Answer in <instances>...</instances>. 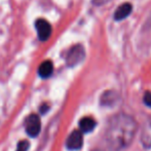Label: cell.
I'll use <instances>...</instances> for the list:
<instances>
[{
  "mask_svg": "<svg viewBox=\"0 0 151 151\" xmlns=\"http://www.w3.org/2000/svg\"><path fill=\"white\" fill-rule=\"evenodd\" d=\"M137 131V123L132 116L117 114L109 121L106 132L108 145L114 150H122L132 143Z\"/></svg>",
  "mask_w": 151,
  "mask_h": 151,
  "instance_id": "6da1fadb",
  "label": "cell"
},
{
  "mask_svg": "<svg viewBox=\"0 0 151 151\" xmlns=\"http://www.w3.org/2000/svg\"><path fill=\"white\" fill-rule=\"evenodd\" d=\"M86 58V50L81 44L73 45L66 55V64L68 67H74L80 64Z\"/></svg>",
  "mask_w": 151,
  "mask_h": 151,
  "instance_id": "7a4b0ae2",
  "label": "cell"
},
{
  "mask_svg": "<svg viewBox=\"0 0 151 151\" xmlns=\"http://www.w3.org/2000/svg\"><path fill=\"white\" fill-rule=\"evenodd\" d=\"M25 125H26V132L30 137H36L38 134L40 133V129H41V122H40V118L36 114H31L27 117L25 121Z\"/></svg>",
  "mask_w": 151,
  "mask_h": 151,
  "instance_id": "3957f363",
  "label": "cell"
},
{
  "mask_svg": "<svg viewBox=\"0 0 151 151\" xmlns=\"http://www.w3.org/2000/svg\"><path fill=\"white\" fill-rule=\"evenodd\" d=\"M35 28L37 30V35L41 41H45L52 35V26L44 19H38L35 22Z\"/></svg>",
  "mask_w": 151,
  "mask_h": 151,
  "instance_id": "277c9868",
  "label": "cell"
},
{
  "mask_svg": "<svg viewBox=\"0 0 151 151\" xmlns=\"http://www.w3.org/2000/svg\"><path fill=\"white\" fill-rule=\"evenodd\" d=\"M83 143V137L80 131H74L70 134L66 141V146L69 150H78L81 148Z\"/></svg>",
  "mask_w": 151,
  "mask_h": 151,
  "instance_id": "5b68a950",
  "label": "cell"
},
{
  "mask_svg": "<svg viewBox=\"0 0 151 151\" xmlns=\"http://www.w3.org/2000/svg\"><path fill=\"white\" fill-rule=\"evenodd\" d=\"M119 100V96L115 91H107L102 95L101 97V105L106 107H111L114 106Z\"/></svg>",
  "mask_w": 151,
  "mask_h": 151,
  "instance_id": "8992f818",
  "label": "cell"
},
{
  "mask_svg": "<svg viewBox=\"0 0 151 151\" xmlns=\"http://www.w3.org/2000/svg\"><path fill=\"white\" fill-rule=\"evenodd\" d=\"M141 143L145 148H151V118L145 122L141 133Z\"/></svg>",
  "mask_w": 151,
  "mask_h": 151,
  "instance_id": "52a82bcc",
  "label": "cell"
},
{
  "mask_svg": "<svg viewBox=\"0 0 151 151\" xmlns=\"http://www.w3.org/2000/svg\"><path fill=\"white\" fill-rule=\"evenodd\" d=\"M132 10H133V6L131 3H123L117 7V9L114 12V19L116 21L124 20L125 18L131 14Z\"/></svg>",
  "mask_w": 151,
  "mask_h": 151,
  "instance_id": "ba28073f",
  "label": "cell"
},
{
  "mask_svg": "<svg viewBox=\"0 0 151 151\" xmlns=\"http://www.w3.org/2000/svg\"><path fill=\"white\" fill-rule=\"evenodd\" d=\"M54 72V65L52 61H44L38 68V74L42 78H48Z\"/></svg>",
  "mask_w": 151,
  "mask_h": 151,
  "instance_id": "9c48e42d",
  "label": "cell"
},
{
  "mask_svg": "<svg viewBox=\"0 0 151 151\" xmlns=\"http://www.w3.org/2000/svg\"><path fill=\"white\" fill-rule=\"evenodd\" d=\"M95 127H96V120L93 118L90 117V116L83 117L79 121V127L81 133H90V132H91L95 129Z\"/></svg>",
  "mask_w": 151,
  "mask_h": 151,
  "instance_id": "30bf717a",
  "label": "cell"
},
{
  "mask_svg": "<svg viewBox=\"0 0 151 151\" xmlns=\"http://www.w3.org/2000/svg\"><path fill=\"white\" fill-rule=\"evenodd\" d=\"M30 144L27 140H22L21 142H19L18 146H17V151H28Z\"/></svg>",
  "mask_w": 151,
  "mask_h": 151,
  "instance_id": "8fae6325",
  "label": "cell"
},
{
  "mask_svg": "<svg viewBox=\"0 0 151 151\" xmlns=\"http://www.w3.org/2000/svg\"><path fill=\"white\" fill-rule=\"evenodd\" d=\"M143 102L147 107L151 108V91H146L143 96Z\"/></svg>",
  "mask_w": 151,
  "mask_h": 151,
  "instance_id": "7c38bea8",
  "label": "cell"
},
{
  "mask_svg": "<svg viewBox=\"0 0 151 151\" xmlns=\"http://www.w3.org/2000/svg\"><path fill=\"white\" fill-rule=\"evenodd\" d=\"M110 0H93V4L97 6H100V5H103V4H106L108 3Z\"/></svg>",
  "mask_w": 151,
  "mask_h": 151,
  "instance_id": "4fadbf2b",
  "label": "cell"
},
{
  "mask_svg": "<svg viewBox=\"0 0 151 151\" xmlns=\"http://www.w3.org/2000/svg\"><path fill=\"white\" fill-rule=\"evenodd\" d=\"M48 108H50V107H48V105L46 103L42 104L41 107H40V112H41V113H45V112L48 110Z\"/></svg>",
  "mask_w": 151,
  "mask_h": 151,
  "instance_id": "5bb4252c",
  "label": "cell"
},
{
  "mask_svg": "<svg viewBox=\"0 0 151 151\" xmlns=\"http://www.w3.org/2000/svg\"><path fill=\"white\" fill-rule=\"evenodd\" d=\"M93 151H100V150H93Z\"/></svg>",
  "mask_w": 151,
  "mask_h": 151,
  "instance_id": "9a60e30c",
  "label": "cell"
}]
</instances>
